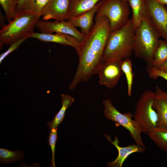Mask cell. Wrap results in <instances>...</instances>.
I'll use <instances>...</instances> for the list:
<instances>
[{"instance_id": "31", "label": "cell", "mask_w": 167, "mask_h": 167, "mask_svg": "<svg viewBox=\"0 0 167 167\" xmlns=\"http://www.w3.org/2000/svg\"><path fill=\"white\" fill-rule=\"evenodd\" d=\"M121 0L124 2H128L129 0Z\"/></svg>"}, {"instance_id": "8", "label": "cell", "mask_w": 167, "mask_h": 167, "mask_svg": "<svg viewBox=\"0 0 167 167\" xmlns=\"http://www.w3.org/2000/svg\"><path fill=\"white\" fill-rule=\"evenodd\" d=\"M144 17L164 40L167 41V8L158 0H145Z\"/></svg>"}, {"instance_id": "29", "label": "cell", "mask_w": 167, "mask_h": 167, "mask_svg": "<svg viewBox=\"0 0 167 167\" xmlns=\"http://www.w3.org/2000/svg\"><path fill=\"white\" fill-rule=\"evenodd\" d=\"M158 69L167 73V59L161 64Z\"/></svg>"}, {"instance_id": "25", "label": "cell", "mask_w": 167, "mask_h": 167, "mask_svg": "<svg viewBox=\"0 0 167 167\" xmlns=\"http://www.w3.org/2000/svg\"><path fill=\"white\" fill-rule=\"evenodd\" d=\"M49 0H33L29 9L41 16L42 12Z\"/></svg>"}, {"instance_id": "21", "label": "cell", "mask_w": 167, "mask_h": 167, "mask_svg": "<svg viewBox=\"0 0 167 167\" xmlns=\"http://www.w3.org/2000/svg\"><path fill=\"white\" fill-rule=\"evenodd\" d=\"M24 156V153L21 151H12L0 148V161L2 164H9L22 160Z\"/></svg>"}, {"instance_id": "24", "label": "cell", "mask_w": 167, "mask_h": 167, "mask_svg": "<svg viewBox=\"0 0 167 167\" xmlns=\"http://www.w3.org/2000/svg\"><path fill=\"white\" fill-rule=\"evenodd\" d=\"M49 130V133L47 142L50 146L52 152V157L51 160L50 166L55 167L54 160L55 148L56 141L58 138V129L57 127H56L52 128Z\"/></svg>"}, {"instance_id": "9", "label": "cell", "mask_w": 167, "mask_h": 167, "mask_svg": "<svg viewBox=\"0 0 167 167\" xmlns=\"http://www.w3.org/2000/svg\"><path fill=\"white\" fill-rule=\"evenodd\" d=\"M122 60L113 58L101 63L97 73L99 83L110 88L115 87L123 74L122 68Z\"/></svg>"}, {"instance_id": "11", "label": "cell", "mask_w": 167, "mask_h": 167, "mask_svg": "<svg viewBox=\"0 0 167 167\" xmlns=\"http://www.w3.org/2000/svg\"><path fill=\"white\" fill-rule=\"evenodd\" d=\"M70 2V0H49L41 16L45 20H67L69 16Z\"/></svg>"}, {"instance_id": "17", "label": "cell", "mask_w": 167, "mask_h": 167, "mask_svg": "<svg viewBox=\"0 0 167 167\" xmlns=\"http://www.w3.org/2000/svg\"><path fill=\"white\" fill-rule=\"evenodd\" d=\"M61 101L62 104L61 108L54 119L51 121L47 122L49 130L57 127L62 122L64 119L67 109L74 102V99L67 94H62Z\"/></svg>"}, {"instance_id": "22", "label": "cell", "mask_w": 167, "mask_h": 167, "mask_svg": "<svg viewBox=\"0 0 167 167\" xmlns=\"http://www.w3.org/2000/svg\"><path fill=\"white\" fill-rule=\"evenodd\" d=\"M19 0H0V4L5 12L8 23L17 14L16 7Z\"/></svg>"}, {"instance_id": "16", "label": "cell", "mask_w": 167, "mask_h": 167, "mask_svg": "<svg viewBox=\"0 0 167 167\" xmlns=\"http://www.w3.org/2000/svg\"><path fill=\"white\" fill-rule=\"evenodd\" d=\"M101 0H70L69 18L79 16L88 11Z\"/></svg>"}, {"instance_id": "10", "label": "cell", "mask_w": 167, "mask_h": 167, "mask_svg": "<svg viewBox=\"0 0 167 167\" xmlns=\"http://www.w3.org/2000/svg\"><path fill=\"white\" fill-rule=\"evenodd\" d=\"M36 27L41 32L53 33H58L73 36L80 43L85 35L78 30L68 20L54 21L39 19Z\"/></svg>"}, {"instance_id": "6", "label": "cell", "mask_w": 167, "mask_h": 167, "mask_svg": "<svg viewBox=\"0 0 167 167\" xmlns=\"http://www.w3.org/2000/svg\"><path fill=\"white\" fill-rule=\"evenodd\" d=\"M129 4L121 0H102L96 15H104L108 19L111 31L122 28L128 22Z\"/></svg>"}, {"instance_id": "14", "label": "cell", "mask_w": 167, "mask_h": 167, "mask_svg": "<svg viewBox=\"0 0 167 167\" xmlns=\"http://www.w3.org/2000/svg\"><path fill=\"white\" fill-rule=\"evenodd\" d=\"M102 0L88 11L76 17H69L67 20L76 28H80L81 32L85 35L87 34L93 26V19L101 4Z\"/></svg>"}, {"instance_id": "1", "label": "cell", "mask_w": 167, "mask_h": 167, "mask_svg": "<svg viewBox=\"0 0 167 167\" xmlns=\"http://www.w3.org/2000/svg\"><path fill=\"white\" fill-rule=\"evenodd\" d=\"M110 32L107 18L104 15H96L93 27L85 35L76 50L78 64L69 85L70 90H73L80 83L87 82L92 75L97 74Z\"/></svg>"}, {"instance_id": "19", "label": "cell", "mask_w": 167, "mask_h": 167, "mask_svg": "<svg viewBox=\"0 0 167 167\" xmlns=\"http://www.w3.org/2000/svg\"><path fill=\"white\" fill-rule=\"evenodd\" d=\"M148 135L157 147L167 152V127L161 125L154 129Z\"/></svg>"}, {"instance_id": "2", "label": "cell", "mask_w": 167, "mask_h": 167, "mask_svg": "<svg viewBox=\"0 0 167 167\" xmlns=\"http://www.w3.org/2000/svg\"><path fill=\"white\" fill-rule=\"evenodd\" d=\"M136 28L131 19L124 26L111 31L108 37L101 63L117 58L122 60L129 58L133 51Z\"/></svg>"}, {"instance_id": "3", "label": "cell", "mask_w": 167, "mask_h": 167, "mask_svg": "<svg viewBox=\"0 0 167 167\" xmlns=\"http://www.w3.org/2000/svg\"><path fill=\"white\" fill-rule=\"evenodd\" d=\"M40 17L30 9L18 13L0 30V46L10 45L24 37L30 38Z\"/></svg>"}, {"instance_id": "15", "label": "cell", "mask_w": 167, "mask_h": 167, "mask_svg": "<svg viewBox=\"0 0 167 167\" xmlns=\"http://www.w3.org/2000/svg\"><path fill=\"white\" fill-rule=\"evenodd\" d=\"M154 92V107L158 114L161 125L167 127V91L156 86Z\"/></svg>"}, {"instance_id": "27", "label": "cell", "mask_w": 167, "mask_h": 167, "mask_svg": "<svg viewBox=\"0 0 167 167\" xmlns=\"http://www.w3.org/2000/svg\"><path fill=\"white\" fill-rule=\"evenodd\" d=\"M149 77L151 79H156L161 77L167 80V73L162 71L153 67L147 70Z\"/></svg>"}, {"instance_id": "12", "label": "cell", "mask_w": 167, "mask_h": 167, "mask_svg": "<svg viewBox=\"0 0 167 167\" xmlns=\"http://www.w3.org/2000/svg\"><path fill=\"white\" fill-rule=\"evenodd\" d=\"M104 135L107 139L114 145L118 151V156L114 161L107 163V167H122L124 161L130 155L135 152H143L146 149L145 147L137 144L126 147H120L118 145L119 140L116 135L113 141L111 140L110 136L105 134Z\"/></svg>"}, {"instance_id": "5", "label": "cell", "mask_w": 167, "mask_h": 167, "mask_svg": "<svg viewBox=\"0 0 167 167\" xmlns=\"http://www.w3.org/2000/svg\"><path fill=\"white\" fill-rule=\"evenodd\" d=\"M155 92L151 90L144 92L135 106L133 117L142 132L148 134L161 125L160 119L154 106Z\"/></svg>"}, {"instance_id": "20", "label": "cell", "mask_w": 167, "mask_h": 167, "mask_svg": "<svg viewBox=\"0 0 167 167\" xmlns=\"http://www.w3.org/2000/svg\"><path fill=\"white\" fill-rule=\"evenodd\" d=\"M167 59V41L160 40L154 54L152 67L159 69Z\"/></svg>"}, {"instance_id": "7", "label": "cell", "mask_w": 167, "mask_h": 167, "mask_svg": "<svg viewBox=\"0 0 167 167\" xmlns=\"http://www.w3.org/2000/svg\"><path fill=\"white\" fill-rule=\"evenodd\" d=\"M102 103L104 106L103 112L105 117L123 126L129 132L136 144L145 147L141 136L142 132L136 122L132 119L133 116L132 113H120L109 99L103 100Z\"/></svg>"}, {"instance_id": "30", "label": "cell", "mask_w": 167, "mask_h": 167, "mask_svg": "<svg viewBox=\"0 0 167 167\" xmlns=\"http://www.w3.org/2000/svg\"><path fill=\"white\" fill-rule=\"evenodd\" d=\"M159 2L162 4L165 5H167V0H158Z\"/></svg>"}, {"instance_id": "23", "label": "cell", "mask_w": 167, "mask_h": 167, "mask_svg": "<svg viewBox=\"0 0 167 167\" xmlns=\"http://www.w3.org/2000/svg\"><path fill=\"white\" fill-rule=\"evenodd\" d=\"M122 68L126 79L128 95L129 96H131V95L133 74L131 62L129 58H127L122 60Z\"/></svg>"}, {"instance_id": "18", "label": "cell", "mask_w": 167, "mask_h": 167, "mask_svg": "<svg viewBox=\"0 0 167 167\" xmlns=\"http://www.w3.org/2000/svg\"><path fill=\"white\" fill-rule=\"evenodd\" d=\"M128 2L132 10L131 19L136 29L139 26L144 16L145 0H129Z\"/></svg>"}, {"instance_id": "4", "label": "cell", "mask_w": 167, "mask_h": 167, "mask_svg": "<svg viewBox=\"0 0 167 167\" xmlns=\"http://www.w3.org/2000/svg\"><path fill=\"white\" fill-rule=\"evenodd\" d=\"M160 36L144 16L136 29L133 47L135 56L143 60L147 70L152 67L154 55Z\"/></svg>"}, {"instance_id": "13", "label": "cell", "mask_w": 167, "mask_h": 167, "mask_svg": "<svg viewBox=\"0 0 167 167\" xmlns=\"http://www.w3.org/2000/svg\"><path fill=\"white\" fill-rule=\"evenodd\" d=\"M30 38H35L42 42H53L70 46L76 50L80 43L72 36L58 33L53 34L34 32L30 35Z\"/></svg>"}, {"instance_id": "28", "label": "cell", "mask_w": 167, "mask_h": 167, "mask_svg": "<svg viewBox=\"0 0 167 167\" xmlns=\"http://www.w3.org/2000/svg\"><path fill=\"white\" fill-rule=\"evenodd\" d=\"M33 0H19L16 7L17 13L29 9Z\"/></svg>"}, {"instance_id": "26", "label": "cell", "mask_w": 167, "mask_h": 167, "mask_svg": "<svg viewBox=\"0 0 167 167\" xmlns=\"http://www.w3.org/2000/svg\"><path fill=\"white\" fill-rule=\"evenodd\" d=\"M28 36L23 37L15 42L11 45L8 49L0 55V63L10 53L16 49L28 38Z\"/></svg>"}]
</instances>
